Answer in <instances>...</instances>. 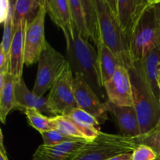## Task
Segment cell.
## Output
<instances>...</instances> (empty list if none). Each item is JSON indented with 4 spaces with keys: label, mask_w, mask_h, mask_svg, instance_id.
Returning <instances> with one entry per match:
<instances>
[{
    "label": "cell",
    "mask_w": 160,
    "mask_h": 160,
    "mask_svg": "<svg viewBox=\"0 0 160 160\" xmlns=\"http://www.w3.org/2000/svg\"><path fill=\"white\" fill-rule=\"evenodd\" d=\"M158 81H159V88H160V65H159V73H158Z\"/></svg>",
    "instance_id": "8d00e7d4"
},
{
    "label": "cell",
    "mask_w": 160,
    "mask_h": 160,
    "mask_svg": "<svg viewBox=\"0 0 160 160\" xmlns=\"http://www.w3.org/2000/svg\"><path fill=\"white\" fill-rule=\"evenodd\" d=\"M157 45H160L159 36L154 6H151L141 17L130 41L133 60L141 61L149 50Z\"/></svg>",
    "instance_id": "8992f818"
},
{
    "label": "cell",
    "mask_w": 160,
    "mask_h": 160,
    "mask_svg": "<svg viewBox=\"0 0 160 160\" xmlns=\"http://www.w3.org/2000/svg\"><path fill=\"white\" fill-rule=\"evenodd\" d=\"M0 160H9L6 151L3 145V134L1 131V142H0Z\"/></svg>",
    "instance_id": "1f68e13d"
},
{
    "label": "cell",
    "mask_w": 160,
    "mask_h": 160,
    "mask_svg": "<svg viewBox=\"0 0 160 160\" xmlns=\"http://www.w3.org/2000/svg\"><path fill=\"white\" fill-rule=\"evenodd\" d=\"M16 80L7 73L4 86L0 89V120L2 123L6 121V117L12 109L17 108L15 95Z\"/></svg>",
    "instance_id": "d6986e66"
},
{
    "label": "cell",
    "mask_w": 160,
    "mask_h": 160,
    "mask_svg": "<svg viewBox=\"0 0 160 160\" xmlns=\"http://www.w3.org/2000/svg\"><path fill=\"white\" fill-rule=\"evenodd\" d=\"M156 160H160V155H159V156H157V158H156Z\"/></svg>",
    "instance_id": "74e56055"
},
{
    "label": "cell",
    "mask_w": 160,
    "mask_h": 160,
    "mask_svg": "<svg viewBox=\"0 0 160 160\" xmlns=\"http://www.w3.org/2000/svg\"><path fill=\"white\" fill-rule=\"evenodd\" d=\"M41 134H42V141H43L42 145H46V146H54V145H60V144L65 143V142L79 140L76 138L66 135L56 130L45 131V132L41 133Z\"/></svg>",
    "instance_id": "83f0119b"
},
{
    "label": "cell",
    "mask_w": 160,
    "mask_h": 160,
    "mask_svg": "<svg viewBox=\"0 0 160 160\" xmlns=\"http://www.w3.org/2000/svg\"><path fill=\"white\" fill-rule=\"evenodd\" d=\"M15 95L17 103V109L24 112L27 109L34 108L36 95L27 87L23 78L16 83Z\"/></svg>",
    "instance_id": "7402d4cb"
},
{
    "label": "cell",
    "mask_w": 160,
    "mask_h": 160,
    "mask_svg": "<svg viewBox=\"0 0 160 160\" xmlns=\"http://www.w3.org/2000/svg\"><path fill=\"white\" fill-rule=\"evenodd\" d=\"M157 154L149 146L145 145H138L133 151L131 160H156Z\"/></svg>",
    "instance_id": "f1b7e54d"
},
{
    "label": "cell",
    "mask_w": 160,
    "mask_h": 160,
    "mask_svg": "<svg viewBox=\"0 0 160 160\" xmlns=\"http://www.w3.org/2000/svg\"><path fill=\"white\" fill-rule=\"evenodd\" d=\"M70 118L80 129L85 137L87 141H92L97 138L101 132L100 131V123L94 116L89 112L76 108L70 111L66 115Z\"/></svg>",
    "instance_id": "2e32d148"
},
{
    "label": "cell",
    "mask_w": 160,
    "mask_h": 160,
    "mask_svg": "<svg viewBox=\"0 0 160 160\" xmlns=\"http://www.w3.org/2000/svg\"><path fill=\"white\" fill-rule=\"evenodd\" d=\"M103 88L106 92L108 100L117 106H134L132 84L129 70L120 64L115 73Z\"/></svg>",
    "instance_id": "30bf717a"
},
{
    "label": "cell",
    "mask_w": 160,
    "mask_h": 160,
    "mask_svg": "<svg viewBox=\"0 0 160 160\" xmlns=\"http://www.w3.org/2000/svg\"><path fill=\"white\" fill-rule=\"evenodd\" d=\"M106 2H108V4L109 5V6L111 7V9H112V11L114 12V13L117 15V0H106Z\"/></svg>",
    "instance_id": "836d02e7"
},
{
    "label": "cell",
    "mask_w": 160,
    "mask_h": 160,
    "mask_svg": "<svg viewBox=\"0 0 160 160\" xmlns=\"http://www.w3.org/2000/svg\"><path fill=\"white\" fill-rule=\"evenodd\" d=\"M41 6L34 0H15L13 7V24L17 28L22 20L32 21Z\"/></svg>",
    "instance_id": "44dd1931"
},
{
    "label": "cell",
    "mask_w": 160,
    "mask_h": 160,
    "mask_svg": "<svg viewBox=\"0 0 160 160\" xmlns=\"http://www.w3.org/2000/svg\"><path fill=\"white\" fill-rule=\"evenodd\" d=\"M151 6H155L157 3V0H148Z\"/></svg>",
    "instance_id": "d590c367"
},
{
    "label": "cell",
    "mask_w": 160,
    "mask_h": 160,
    "mask_svg": "<svg viewBox=\"0 0 160 160\" xmlns=\"http://www.w3.org/2000/svg\"><path fill=\"white\" fill-rule=\"evenodd\" d=\"M30 125L40 133L54 130L51 117L44 115L34 108H29L23 112Z\"/></svg>",
    "instance_id": "d4e9b609"
},
{
    "label": "cell",
    "mask_w": 160,
    "mask_h": 160,
    "mask_svg": "<svg viewBox=\"0 0 160 160\" xmlns=\"http://www.w3.org/2000/svg\"><path fill=\"white\" fill-rule=\"evenodd\" d=\"M46 10L55 24L62 30L67 45L74 35L69 0H47Z\"/></svg>",
    "instance_id": "4fadbf2b"
},
{
    "label": "cell",
    "mask_w": 160,
    "mask_h": 160,
    "mask_svg": "<svg viewBox=\"0 0 160 160\" xmlns=\"http://www.w3.org/2000/svg\"><path fill=\"white\" fill-rule=\"evenodd\" d=\"M73 73L70 64L55 82L47 97V104L52 116H66L78 108L73 88Z\"/></svg>",
    "instance_id": "52a82bcc"
},
{
    "label": "cell",
    "mask_w": 160,
    "mask_h": 160,
    "mask_svg": "<svg viewBox=\"0 0 160 160\" xmlns=\"http://www.w3.org/2000/svg\"><path fill=\"white\" fill-rule=\"evenodd\" d=\"M15 0H0V23L4 24L12 10Z\"/></svg>",
    "instance_id": "f546056e"
},
{
    "label": "cell",
    "mask_w": 160,
    "mask_h": 160,
    "mask_svg": "<svg viewBox=\"0 0 160 160\" xmlns=\"http://www.w3.org/2000/svg\"><path fill=\"white\" fill-rule=\"evenodd\" d=\"M28 22L22 20L15 28L13 39L9 53V73L19 81L22 78L24 66V36Z\"/></svg>",
    "instance_id": "5bb4252c"
},
{
    "label": "cell",
    "mask_w": 160,
    "mask_h": 160,
    "mask_svg": "<svg viewBox=\"0 0 160 160\" xmlns=\"http://www.w3.org/2000/svg\"><path fill=\"white\" fill-rule=\"evenodd\" d=\"M34 1L36 2L40 6H45V7H46L47 0H34Z\"/></svg>",
    "instance_id": "e575fe53"
},
{
    "label": "cell",
    "mask_w": 160,
    "mask_h": 160,
    "mask_svg": "<svg viewBox=\"0 0 160 160\" xmlns=\"http://www.w3.org/2000/svg\"><path fill=\"white\" fill-rule=\"evenodd\" d=\"M88 142L79 139L54 146L42 145L33 155V160H70Z\"/></svg>",
    "instance_id": "9a60e30c"
},
{
    "label": "cell",
    "mask_w": 160,
    "mask_h": 160,
    "mask_svg": "<svg viewBox=\"0 0 160 160\" xmlns=\"http://www.w3.org/2000/svg\"><path fill=\"white\" fill-rule=\"evenodd\" d=\"M131 159H132V153H126V154L114 156L107 160H131Z\"/></svg>",
    "instance_id": "d6a6232c"
},
{
    "label": "cell",
    "mask_w": 160,
    "mask_h": 160,
    "mask_svg": "<svg viewBox=\"0 0 160 160\" xmlns=\"http://www.w3.org/2000/svg\"><path fill=\"white\" fill-rule=\"evenodd\" d=\"M137 138L138 145H145L152 148L157 156L160 155V121L154 128Z\"/></svg>",
    "instance_id": "484cf974"
},
{
    "label": "cell",
    "mask_w": 160,
    "mask_h": 160,
    "mask_svg": "<svg viewBox=\"0 0 160 160\" xmlns=\"http://www.w3.org/2000/svg\"><path fill=\"white\" fill-rule=\"evenodd\" d=\"M108 112L113 115L120 130V134L126 137L138 138L142 135L140 123L134 106H117L107 100Z\"/></svg>",
    "instance_id": "7c38bea8"
},
{
    "label": "cell",
    "mask_w": 160,
    "mask_h": 160,
    "mask_svg": "<svg viewBox=\"0 0 160 160\" xmlns=\"http://www.w3.org/2000/svg\"><path fill=\"white\" fill-rule=\"evenodd\" d=\"M69 4H70L74 30L78 31L86 40H90V37H89L87 27H86L85 19H84V14L81 0H69Z\"/></svg>",
    "instance_id": "cb8c5ba5"
},
{
    "label": "cell",
    "mask_w": 160,
    "mask_h": 160,
    "mask_svg": "<svg viewBox=\"0 0 160 160\" xmlns=\"http://www.w3.org/2000/svg\"><path fill=\"white\" fill-rule=\"evenodd\" d=\"M97 51L98 55L100 76L102 85L112 78L117 67L122 64L117 55L104 43L102 40L98 42ZM123 65V64H122Z\"/></svg>",
    "instance_id": "e0dca14e"
},
{
    "label": "cell",
    "mask_w": 160,
    "mask_h": 160,
    "mask_svg": "<svg viewBox=\"0 0 160 160\" xmlns=\"http://www.w3.org/2000/svg\"><path fill=\"white\" fill-rule=\"evenodd\" d=\"M68 63V60L48 43L38 61V72L32 90L34 95L43 96L50 90Z\"/></svg>",
    "instance_id": "5b68a950"
},
{
    "label": "cell",
    "mask_w": 160,
    "mask_h": 160,
    "mask_svg": "<svg viewBox=\"0 0 160 160\" xmlns=\"http://www.w3.org/2000/svg\"><path fill=\"white\" fill-rule=\"evenodd\" d=\"M90 40L98 45L101 40L95 0H81Z\"/></svg>",
    "instance_id": "ffe728a7"
},
{
    "label": "cell",
    "mask_w": 160,
    "mask_h": 160,
    "mask_svg": "<svg viewBox=\"0 0 160 160\" xmlns=\"http://www.w3.org/2000/svg\"><path fill=\"white\" fill-rule=\"evenodd\" d=\"M46 13V7L41 6L35 18L27 24L24 36V63L27 66L37 62L48 44L45 34Z\"/></svg>",
    "instance_id": "ba28073f"
},
{
    "label": "cell",
    "mask_w": 160,
    "mask_h": 160,
    "mask_svg": "<svg viewBox=\"0 0 160 160\" xmlns=\"http://www.w3.org/2000/svg\"><path fill=\"white\" fill-rule=\"evenodd\" d=\"M157 4H160V0H157V3H156V5Z\"/></svg>",
    "instance_id": "f35d334b"
},
{
    "label": "cell",
    "mask_w": 160,
    "mask_h": 160,
    "mask_svg": "<svg viewBox=\"0 0 160 160\" xmlns=\"http://www.w3.org/2000/svg\"><path fill=\"white\" fill-rule=\"evenodd\" d=\"M154 6V12H155V17H156V27H157L158 36H159V45H160V4L155 5Z\"/></svg>",
    "instance_id": "4dcf8cb0"
},
{
    "label": "cell",
    "mask_w": 160,
    "mask_h": 160,
    "mask_svg": "<svg viewBox=\"0 0 160 160\" xmlns=\"http://www.w3.org/2000/svg\"><path fill=\"white\" fill-rule=\"evenodd\" d=\"M117 6L119 23L130 42L141 17L151 5L148 0H117Z\"/></svg>",
    "instance_id": "8fae6325"
},
{
    "label": "cell",
    "mask_w": 160,
    "mask_h": 160,
    "mask_svg": "<svg viewBox=\"0 0 160 160\" xmlns=\"http://www.w3.org/2000/svg\"><path fill=\"white\" fill-rule=\"evenodd\" d=\"M14 2H15V1H14ZM13 7L14 3L9 17L3 24L2 40L1 47H0V49L4 52L8 56H9L11 44H12L14 32H15V28H14L13 24Z\"/></svg>",
    "instance_id": "4316f807"
},
{
    "label": "cell",
    "mask_w": 160,
    "mask_h": 160,
    "mask_svg": "<svg viewBox=\"0 0 160 160\" xmlns=\"http://www.w3.org/2000/svg\"><path fill=\"white\" fill-rule=\"evenodd\" d=\"M138 146L135 138L101 131L96 138L86 142L70 160H107L119 155L132 153Z\"/></svg>",
    "instance_id": "277c9868"
},
{
    "label": "cell",
    "mask_w": 160,
    "mask_h": 160,
    "mask_svg": "<svg viewBox=\"0 0 160 160\" xmlns=\"http://www.w3.org/2000/svg\"><path fill=\"white\" fill-rule=\"evenodd\" d=\"M128 70L132 84L134 106L142 134H144L154 128L160 121V101L147 79L142 61L134 60Z\"/></svg>",
    "instance_id": "6da1fadb"
},
{
    "label": "cell",
    "mask_w": 160,
    "mask_h": 160,
    "mask_svg": "<svg viewBox=\"0 0 160 160\" xmlns=\"http://www.w3.org/2000/svg\"><path fill=\"white\" fill-rule=\"evenodd\" d=\"M51 120L54 130L70 137L86 140L85 137L80 131L78 127L66 116H56L51 117Z\"/></svg>",
    "instance_id": "603a6c76"
},
{
    "label": "cell",
    "mask_w": 160,
    "mask_h": 160,
    "mask_svg": "<svg viewBox=\"0 0 160 160\" xmlns=\"http://www.w3.org/2000/svg\"><path fill=\"white\" fill-rule=\"evenodd\" d=\"M95 2L101 40L128 69L134 60L131 56L130 42L120 28L117 15L106 0H95Z\"/></svg>",
    "instance_id": "3957f363"
},
{
    "label": "cell",
    "mask_w": 160,
    "mask_h": 160,
    "mask_svg": "<svg viewBox=\"0 0 160 160\" xmlns=\"http://www.w3.org/2000/svg\"><path fill=\"white\" fill-rule=\"evenodd\" d=\"M141 61L147 79L155 95L160 101V88L158 81V73L160 65V45H157L149 50Z\"/></svg>",
    "instance_id": "ac0fdd59"
},
{
    "label": "cell",
    "mask_w": 160,
    "mask_h": 160,
    "mask_svg": "<svg viewBox=\"0 0 160 160\" xmlns=\"http://www.w3.org/2000/svg\"><path fill=\"white\" fill-rule=\"evenodd\" d=\"M67 60L73 74L81 75L97 95H102L98 51L76 30L73 38L67 45Z\"/></svg>",
    "instance_id": "7a4b0ae2"
},
{
    "label": "cell",
    "mask_w": 160,
    "mask_h": 160,
    "mask_svg": "<svg viewBox=\"0 0 160 160\" xmlns=\"http://www.w3.org/2000/svg\"><path fill=\"white\" fill-rule=\"evenodd\" d=\"M73 88L78 108L86 111L103 123L107 118L106 102H102L94 89L88 84L81 75L73 74Z\"/></svg>",
    "instance_id": "9c48e42d"
}]
</instances>
